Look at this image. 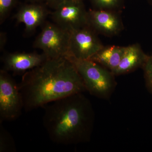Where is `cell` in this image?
Returning <instances> with one entry per match:
<instances>
[{"instance_id":"1","label":"cell","mask_w":152,"mask_h":152,"mask_svg":"<svg viewBox=\"0 0 152 152\" xmlns=\"http://www.w3.org/2000/svg\"><path fill=\"white\" fill-rule=\"evenodd\" d=\"M24 109L29 112L86 90L81 76L70 59H47L23 75L18 85Z\"/></svg>"},{"instance_id":"2","label":"cell","mask_w":152,"mask_h":152,"mask_svg":"<svg viewBox=\"0 0 152 152\" xmlns=\"http://www.w3.org/2000/svg\"><path fill=\"white\" fill-rule=\"evenodd\" d=\"M83 93L62 98L44 107V127L54 142L68 145L90 140L94 112L89 99Z\"/></svg>"},{"instance_id":"3","label":"cell","mask_w":152,"mask_h":152,"mask_svg":"<svg viewBox=\"0 0 152 152\" xmlns=\"http://www.w3.org/2000/svg\"><path fill=\"white\" fill-rule=\"evenodd\" d=\"M69 58L81 77L87 91L96 97L110 98L117 85L112 72L91 60Z\"/></svg>"},{"instance_id":"4","label":"cell","mask_w":152,"mask_h":152,"mask_svg":"<svg viewBox=\"0 0 152 152\" xmlns=\"http://www.w3.org/2000/svg\"><path fill=\"white\" fill-rule=\"evenodd\" d=\"M70 32L56 23H45L34 44L40 49L48 59L69 57Z\"/></svg>"},{"instance_id":"5","label":"cell","mask_w":152,"mask_h":152,"mask_svg":"<svg viewBox=\"0 0 152 152\" xmlns=\"http://www.w3.org/2000/svg\"><path fill=\"white\" fill-rule=\"evenodd\" d=\"M24 109L21 94L8 72L0 71V121H12L18 119Z\"/></svg>"},{"instance_id":"6","label":"cell","mask_w":152,"mask_h":152,"mask_svg":"<svg viewBox=\"0 0 152 152\" xmlns=\"http://www.w3.org/2000/svg\"><path fill=\"white\" fill-rule=\"evenodd\" d=\"M104 46L89 26L70 32L69 57L78 60H89Z\"/></svg>"},{"instance_id":"7","label":"cell","mask_w":152,"mask_h":152,"mask_svg":"<svg viewBox=\"0 0 152 152\" xmlns=\"http://www.w3.org/2000/svg\"><path fill=\"white\" fill-rule=\"evenodd\" d=\"M52 18L55 23L68 31L88 26V12L82 2L64 0L55 9Z\"/></svg>"},{"instance_id":"8","label":"cell","mask_w":152,"mask_h":152,"mask_svg":"<svg viewBox=\"0 0 152 152\" xmlns=\"http://www.w3.org/2000/svg\"><path fill=\"white\" fill-rule=\"evenodd\" d=\"M47 59L43 53H11L3 57V69L15 74H24L40 65Z\"/></svg>"},{"instance_id":"9","label":"cell","mask_w":152,"mask_h":152,"mask_svg":"<svg viewBox=\"0 0 152 152\" xmlns=\"http://www.w3.org/2000/svg\"><path fill=\"white\" fill-rule=\"evenodd\" d=\"M48 14V10L44 6L33 3L22 6L15 18L18 23L24 24L25 32L29 34L44 23Z\"/></svg>"},{"instance_id":"10","label":"cell","mask_w":152,"mask_h":152,"mask_svg":"<svg viewBox=\"0 0 152 152\" xmlns=\"http://www.w3.org/2000/svg\"><path fill=\"white\" fill-rule=\"evenodd\" d=\"M88 26L94 30L107 35L115 34L121 29V22L115 14L104 10L88 12Z\"/></svg>"},{"instance_id":"11","label":"cell","mask_w":152,"mask_h":152,"mask_svg":"<svg viewBox=\"0 0 152 152\" xmlns=\"http://www.w3.org/2000/svg\"><path fill=\"white\" fill-rule=\"evenodd\" d=\"M148 57L138 44L125 47L119 64L113 73L115 76H118L142 67Z\"/></svg>"},{"instance_id":"12","label":"cell","mask_w":152,"mask_h":152,"mask_svg":"<svg viewBox=\"0 0 152 152\" xmlns=\"http://www.w3.org/2000/svg\"><path fill=\"white\" fill-rule=\"evenodd\" d=\"M125 47H104L89 59L113 72L119 64Z\"/></svg>"},{"instance_id":"13","label":"cell","mask_w":152,"mask_h":152,"mask_svg":"<svg viewBox=\"0 0 152 152\" xmlns=\"http://www.w3.org/2000/svg\"><path fill=\"white\" fill-rule=\"evenodd\" d=\"M15 144L12 137L0 121V152H15Z\"/></svg>"},{"instance_id":"14","label":"cell","mask_w":152,"mask_h":152,"mask_svg":"<svg viewBox=\"0 0 152 152\" xmlns=\"http://www.w3.org/2000/svg\"><path fill=\"white\" fill-rule=\"evenodd\" d=\"M147 88L152 94V56H148L142 66Z\"/></svg>"},{"instance_id":"15","label":"cell","mask_w":152,"mask_h":152,"mask_svg":"<svg viewBox=\"0 0 152 152\" xmlns=\"http://www.w3.org/2000/svg\"><path fill=\"white\" fill-rule=\"evenodd\" d=\"M16 0H0V21L2 23L12 8Z\"/></svg>"},{"instance_id":"16","label":"cell","mask_w":152,"mask_h":152,"mask_svg":"<svg viewBox=\"0 0 152 152\" xmlns=\"http://www.w3.org/2000/svg\"><path fill=\"white\" fill-rule=\"evenodd\" d=\"M93 3L100 8H110L117 5L118 0H92Z\"/></svg>"},{"instance_id":"17","label":"cell","mask_w":152,"mask_h":152,"mask_svg":"<svg viewBox=\"0 0 152 152\" xmlns=\"http://www.w3.org/2000/svg\"><path fill=\"white\" fill-rule=\"evenodd\" d=\"M64 1V0H45L48 5L54 10Z\"/></svg>"},{"instance_id":"18","label":"cell","mask_w":152,"mask_h":152,"mask_svg":"<svg viewBox=\"0 0 152 152\" xmlns=\"http://www.w3.org/2000/svg\"><path fill=\"white\" fill-rule=\"evenodd\" d=\"M6 35L5 33L1 32V49H3L5 45L6 42Z\"/></svg>"},{"instance_id":"19","label":"cell","mask_w":152,"mask_h":152,"mask_svg":"<svg viewBox=\"0 0 152 152\" xmlns=\"http://www.w3.org/2000/svg\"><path fill=\"white\" fill-rule=\"evenodd\" d=\"M29 1L33 3H40L45 0H28Z\"/></svg>"},{"instance_id":"20","label":"cell","mask_w":152,"mask_h":152,"mask_svg":"<svg viewBox=\"0 0 152 152\" xmlns=\"http://www.w3.org/2000/svg\"><path fill=\"white\" fill-rule=\"evenodd\" d=\"M73 1H76L82 2L83 0H73Z\"/></svg>"}]
</instances>
